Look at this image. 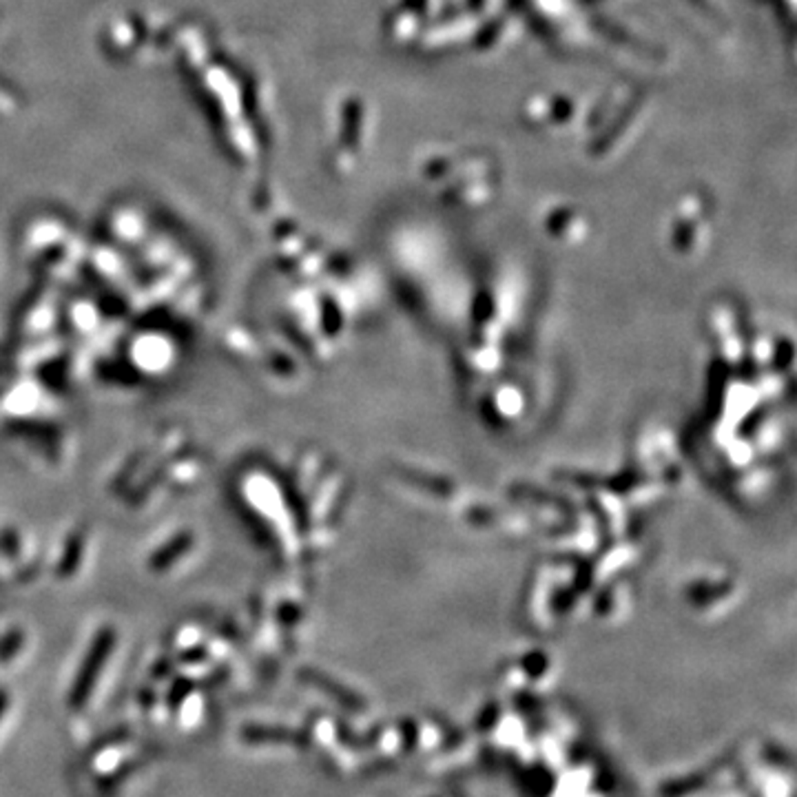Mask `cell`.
I'll use <instances>...</instances> for the list:
<instances>
[{
  "mask_svg": "<svg viewBox=\"0 0 797 797\" xmlns=\"http://www.w3.org/2000/svg\"><path fill=\"white\" fill-rule=\"evenodd\" d=\"M111 645H114V636H111V633H102L98 641H96V645L91 647L89 656H86L83 669H80L78 678H76L74 687H71L69 693V704L74 709H80L86 700H89L91 689H94L96 681H98L102 664H105L106 656H109Z\"/></svg>",
  "mask_w": 797,
  "mask_h": 797,
  "instance_id": "1",
  "label": "cell"
},
{
  "mask_svg": "<svg viewBox=\"0 0 797 797\" xmlns=\"http://www.w3.org/2000/svg\"><path fill=\"white\" fill-rule=\"evenodd\" d=\"M288 738V733L282 729L273 727H257V724H250V727L242 729V740H247L250 744H266V742H282Z\"/></svg>",
  "mask_w": 797,
  "mask_h": 797,
  "instance_id": "2",
  "label": "cell"
},
{
  "mask_svg": "<svg viewBox=\"0 0 797 797\" xmlns=\"http://www.w3.org/2000/svg\"><path fill=\"white\" fill-rule=\"evenodd\" d=\"M133 769H136V764H133V762H129V764H122L120 769H116V771H114V773L102 775V778L98 780V786H100V789H106V791L114 789V786H116V784H120L122 778H126V775H129Z\"/></svg>",
  "mask_w": 797,
  "mask_h": 797,
  "instance_id": "3",
  "label": "cell"
},
{
  "mask_svg": "<svg viewBox=\"0 0 797 797\" xmlns=\"http://www.w3.org/2000/svg\"><path fill=\"white\" fill-rule=\"evenodd\" d=\"M5 709H7V693L0 691V718H3Z\"/></svg>",
  "mask_w": 797,
  "mask_h": 797,
  "instance_id": "4",
  "label": "cell"
}]
</instances>
